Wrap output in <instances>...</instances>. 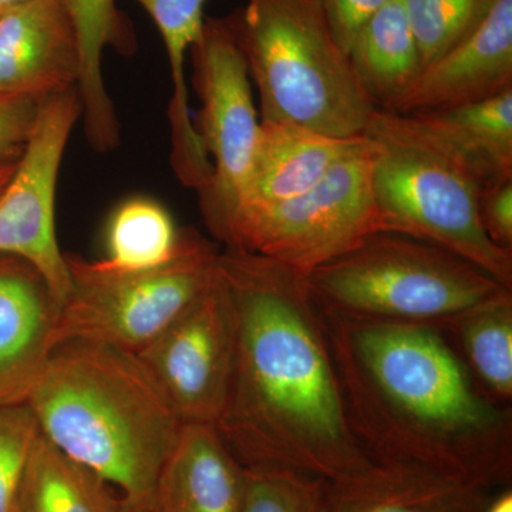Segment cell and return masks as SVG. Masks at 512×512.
<instances>
[{
  "label": "cell",
  "instance_id": "obj_8",
  "mask_svg": "<svg viewBox=\"0 0 512 512\" xmlns=\"http://www.w3.org/2000/svg\"><path fill=\"white\" fill-rule=\"evenodd\" d=\"M373 167L375 150L365 136L311 190L235 212L218 241L308 274L380 231Z\"/></svg>",
  "mask_w": 512,
  "mask_h": 512
},
{
  "label": "cell",
  "instance_id": "obj_32",
  "mask_svg": "<svg viewBox=\"0 0 512 512\" xmlns=\"http://www.w3.org/2000/svg\"><path fill=\"white\" fill-rule=\"evenodd\" d=\"M16 164H18V161L0 164V194L5 190L10 178H12L13 173H15Z\"/></svg>",
  "mask_w": 512,
  "mask_h": 512
},
{
  "label": "cell",
  "instance_id": "obj_9",
  "mask_svg": "<svg viewBox=\"0 0 512 512\" xmlns=\"http://www.w3.org/2000/svg\"><path fill=\"white\" fill-rule=\"evenodd\" d=\"M192 86L201 107L194 128L210 158V183L198 192L202 218L215 239L247 188L261 120L247 62L228 19H205L191 46Z\"/></svg>",
  "mask_w": 512,
  "mask_h": 512
},
{
  "label": "cell",
  "instance_id": "obj_10",
  "mask_svg": "<svg viewBox=\"0 0 512 512\" xmlns=\"http://www.w3.org/2000/svg\"><path fill=\"white\" fill-rule=\"evenodd\" d=\"M80 116L77 89L40 100L28 144L0 194V255L35 266L60 305L69 295L70 276L56 235L57 180Z\"/></svg>",
  "mask_w": 512,
  "mask_h": 512
},
{
  "label": "cell",
  "instance_id": "obj_31",
  "mask_svg": "<svg viewBox=\"0 0 512 512\" xmlns=\"http://www.w3.org/2000/svg\"><path fill=\"white\" fill-rule=\"evenodd\" d=\"M484 512H512L511 488H504L503 493L491 498Z\"/></svg>",
  "mask_w": 512,
  "mask_h": 512
},
{
  "label": "cell",
  "instance_id": "obj_16",
  "mask_svg": "<svg viewBox=\"0 0 512 512\" xmlns=\"http://www.w3.org/2000/svg\"><path fill=\"white\" fill-rule=\"evenodd\" d=\"M363 140L365 136L332 137L295 124L261 121L251 175L235 212L279 204L311 190Z\"/></svg>",
  "mask_w": 512,
  "mask_h": 512
},
{
  "label": "cell",
  "instance_id": "obj_7",
  "mask_svg": "<svg viewBox=\"0 0 512 512\" xmlns=\"http://www.w3.org/2000/svg\"><path fill=\"white\" fill-rule=\"evenodd\" d=\"M220 251L185 228L173 258L157 268L123 271L104 259L64 255L70 292L60 309L56 348L86 342L137 355L214 281Z\"/></svg>",
  "mask_w": 512,
  "mask_h": 512
},
{
  "label": "cell",
  "instance_id": "obj_4",
  "mask_svg": "<svg viewBox=\"0 0 512 512\" xmlns=\"http://www.w3.org/2000/svg\"><path fill=\"white\" fill-rule=\"evenodd\" d=\"M259 94L262 123L360 137L376 106L357 82L318 0H248L228 19Z\"/></svg>",
  "mask_w": 512,
  "mask_h": 512
},
{
  "label": "cell",
  "instance_id": "obj_26",
  "mask_svg": "<svg viewBox=\"0 0 512 512\" xmlns=\"http://www.w3.org/2000/svg\"><path fill=\"white\" fill-rule=\"evenodd\" d=\"M329 481L288 468H245L242 512H329Z\"/></svg>",
  "mask_w": 512,
  "mask_h": 512
},
{
  "label": "cell",
  "instance_id": "obj_11",
  "mask_svg": "<svg viewBox=\"0 0 512 512\" xmlns=\"http://www.w3.org/2000/svg\"><path fill=\"white\" fill-rule=\"evenodd\" d=\"M234 308L217 269L214 281L137 359L183 424L215 427L234 370Z\"/></svg>",
  "mask_w": 512,
  "mask_h": 512
},
{
  "label": "cell",
  "instance_id": "obj_19",
  "mask_svg": "<svg viewBox=\"0 0 512 512\" xmlns=\"http://www.w3.org/2000/svg\"><path fill=\"white\" fill-rule=\"evenodd\" d=\"M410 116L464 165L481 195L512 181V89L478 103Z\"/></svg>",
  "mask_w": 512,
  "mask_h": 512
},
{
  "label": "cell",
  "instance_id": "obj_6",
  "mask_svg": "<svg viewBox=\"0 0 512 512\" xmlns=\"http://www.w3.org/2000/svg\"><path fill=\"white\" fill-rule=\"evenodd\" d=\"M320 308L346 318L439 328L503 291L483 269L430 242L377 231L305 274Z\"/></svg>",
  "mask_w": 512,
  "mask_h": 512
},
{
  "label": "cell",
  "instance_id": "obj_34",
  "mask_svg": "<svg viewBox=\"0 0 512 512\" xmlns=\"http://www.w3.org/2000/svg\"><path fill=\"white\" fill-rule=\"evenodd\" d=\"M25 2V0H0V9L6 6L16 5V3Z\"/></svg>",
  "mask_w": 512,
  "mask_h": 512
},
{
  "label": "cell",
  "instance_id": "obj_21",
  "mask_svg": "<svg viewBox=\"0 0 512 512\" xmlns=\"http://www.w3.org/2000/svg\"><path fill=\"white\" fill-rule=\"evenodd\" d=\"M439 330L478 389L500 406L512 402V291L458 313Z\"/></svg>",
  "mask_w": 512,
  "mask_h": 512
},
{
  "label": "cell",
  "instance_id": "obj_20",
  "mask_svg": "<svg viewBox=\"0 0 512 512\" xmlns=\"http://www.w3.org/2000/svg\"><path fill=\"white\" fill-rule=\"evenodd\" d=\"M348 57L357 82L376 109L399 113L423 73L402 0H389L367 20Z\"/></svg>",
  "mask_w": 512,
  "mask_h": 512
},
{
  "label": "cell",
  "instance_id": "obj_5",
  "mask_svg": "<svg viewBox=\"0 0 512 512\" xmlns=\"http://www.w3.org/2000/svg\"><path fill=\"white\" fill-rule=\"evenodd\" d=\"M375 150L380 231L447 249L512 291V252L481 227L480 188L464 165L410 114L376 110L365 134Z\"/></svg>",
  "mask_w": 512,
  "mask_h": 512
},
{
  "label": "cell",
  "instance_id": "obj_18",
  "mask_svg": "<svg viewBox=\"0 0 512 512\" xmlns=\"http://www.w3.org/2000/svg\"><path fill=\"white\" fill-rule=\"evenodd\" d=\"M76 28L80 47L77 83L84 133L93 150L109 153L120 144V121L107 92L103 56L107 49L133 52V32L116 0H63Z\"/></svg>",
  "mask_w": 512,
  "mask_h": 512
},
{
  "label": "cell",
  "instance_id": "obj_29",
  "mask_svg": "<svg viewBox=\"0 0 512 512\" xmlns=\"http://www.w3.org/2000/svg\"><path fill=\"white\" fill-rule=\"evenodd\" d=\"M340 49L348 55L350 45L367 20L389 0H318Z\"/></svg>",
  "mask_w": 512,
  "mask_h": 512
},
{
  "label": "cell",
  "instance_id": "obj_14",
  "mask_svg": "<svg viewBox=\"0 0 512 512\" xmlns=\"http://www.w3.org/2000/svg\"><path fill=\"white\" fill-rule=\"evenodd\" d=\"M512 89V0H494L478 28L431 63L402 114L453 109Z\"/></svg>",
  "mask_w": 512,
  "mask_h": 512
},
{
  "label": "cell",
  "instance_id": "obj_13",
  "mask_svg": "<svg viewBox=\"0 0 512 512\" xmlns=\"http://www.w3.org/2000/svg\"><path fill=\"white\" fill-rule=\"evenodd\" d=\"M60 309L35 266L0 255V407L28 404L56 349Z\"/></svg>",
  "mask_w": 512,
  "mask_h": 512
},
{
  "label": "cell",
  "instance_id": "obj_27",
  "mask_svg": "<svg viewBox=\"0 0 512 512\" xmlns=\"http://www.w3.org/2000/svg\"><path fill=\"white\" fill-rule=\"evenodd\" d=\"M40 429L29 404L0 407V512H12Z\"/></svg>",
  "mask_w": 512,
  "mask_h": 512
},
{
  "label": "cell",
  "instance_id": "obj_12",
  "mask_svg": "<svg viewBox=\"0 0 512 512\" xmlns=\"http://www.w3.org/2000/svg\"><path fill=\"white\" fill-rule=\"evenodd\" d=\"M80 47L63 0L0 9V96L40 101L77 89Z\"/></svg>",
  "mask_w": 512,
  "mask_h": 512
},
{
  "label": "cell",
  "instance_id": "obj_24",
  "mask_svg": "<svg viewBox=\"0 0 512 512\" xmlns=\"http://www.w3.org/2000/svg\"><path fill=\"white\" fill-rule=\"evenodd\" d=\"M494 0H402L423 70L463 42L483 22Z\"/></svg>",
  "mask_w": 512,
  "mask_h": 512
},
{
  "label": "cell",
  "instance_id": "obj_1",
  "mask_svg": "<svg viewBox=\"0 0 512 512\" xmlns=\"http://www.w3.org/2000/svg\"><path fill=\"white\" fill-rule=\"evenodd\" d=\"M218 271L237 345L215 429L244 468H288L333 481L373 463L350 429L322 312L305 275L224 248Z\"/></svg>",
  "mask_w": 512,
  "mask_h": 512
},
{
  "label": "cell",
  "instance_id": "obj_2",
  "mask_svg": "<svg viewBox=\"0 0 512 512\" xmlns=\"http://www.w3.org/2000/svg\"><path fill=\"white\" fill-rule=\"evenodd\" d=\"M320 312L367 456L487 491L510 488L512 409L478 389L439 330Z\"/></svg>",
  "mask_w": 512,
  "mask_h": 512
},
{
  "label": "cell",
  "instance_id": "obj_25",
  "mask_svg": "<svg viewBox=\"0 0 512 512\" xmlns=\"http://www.w3.org/2000/svg\"><path fill=\"white\" fill-rule=\"evenodd\" d=\"M156 23L171 73V99L168 113L185 117L190 113V94L185 79V62L191 46L200 36L204 25L207 0H136Z\"/></svg>",
  "mask_w": 512,
  "mask_h": 512
},
{
  "label": "cell",
  "instance_id": "obj_15",
  "mask_svg": "<svg viewBox=\"0 0 512 512\" xmlns=\"http://www.w3.org/2000/svg\"><path fill=\"white\" fill-rule=\"evenodd\" d=\"M245 468L211 424L181 429L157 478L150 512H242Z\"/></svg>",
  "mask_w": 512,
  "mask_h": 512
},
{
  "label": "cell",
  "instance_id": "obj_17",
  "mask_svg": "<svg viewBox=\"0 0 512 512\" xmlns=\"http://www.w3.org/2000/svg\"><path fill=\"white\" fill-rule=\"evenodd\" d=\"M490 491L407 464L373 461L330 483L329 512H484Z\"/></svg>",
  "mask_w": 512,
  "mask_h": 512
},
{
  "label": "cell",
  "instance_id": "obj_33",
  "mask_svg": "<svg viewBox=\"0 0 512 512\" xmlns=\"http://www.w3.org/2000/svg\"><path fill=\"white\" fill-rule=\"evenodd\" d=\"M120 512H143L138 510V508L134 507V505H131L130 503H127L126 500L121 501V508Z\"/></svg>",
  "mask_w": 512,
  "mask_h": 512
},
{
  "label": "cell",
  "instance_id": "obj_23",
  "mask_svg": "<svg viewBox=\"0 0 512 512\" xmlns=\"http://www.w3.org/2000/svg\"><path fill=\"white\" fill-rule=\"evenodd\" d=\"M180 231L160 202L130 198L111 215L104 261L123 271H143L167 264L175 255Z\"/></svg>",
  "mask_w": 512,
  "mask_h": 512
},
{
  "label": "cell",
  "instance_id": "obj_30",
  "mask_svg": "<svg viewBox=\"0 0 512 512\" xmlns=\"http://www.w3.org/2000/svg\"><path fill=\"white\" fill-rule=\"evenodd\" d=\"M478 214L488 239L512 252V181L481 195Z\"/></svg>",
  "mask_w": 512,
  "mask_h": 512
},
{
  "label": "cell",
  "instance_id": "obj_3",
  "mask_svg": "<svg viewBox=\"0 0 512 512\" xmlns=\"http://www.w3.org/2000/svg\"><path fill=\"white\" fill-rule=\"evenodd\" d=\"M28 404L40 433L150 512L157 478L183 421L133 353L67 342L57 346Z\"/></svg>",
  "mask_w": 512,
  "mask_h": 512
},
{
  "label": "cell",
  "instance_id": "obj_28",
  "mask_svg": "<svg viewBox=\"0 0 512 512\" xmlns=\"http://www.w3.org/2000/svg\"><path fill=\"white\" fill-rule=\"evenodd\" d=\"M39 101L0 96V164L18 161L35 127Z\"/></svg>",
  "mask_w": 512,
  "mask_h": 512
},
{
  "label": "cell",
  "instance_id": "obj_22",
  "mask_svg": "<svg viewBox=\"0 0 512 512\" xmlns=\"http://www.w3.org/2000/svg\"><path fill=\"white\" fill-rule=\"evenodd\" d=\"M121 501L113 485L39 433L12 512H120Z\"/></svg>",
  "mask_w": 512,
  "mask_h": 512
}]
</instances>
